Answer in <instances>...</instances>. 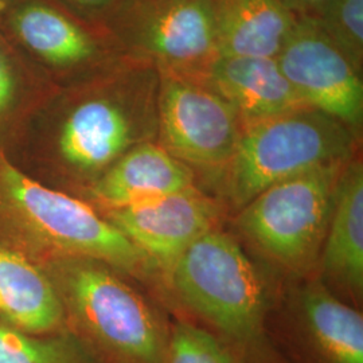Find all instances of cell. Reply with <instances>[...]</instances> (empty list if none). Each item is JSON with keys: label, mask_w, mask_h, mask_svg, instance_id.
Wrapping results in <instances>:
<instances>
[{"label": "cell", "mask_w": 363, "mask_h": 363, "mask_svg": "<svg viewBox=\"0 0 363 363\" xmlns=\"http://www.w3.org/2000/svg\"><path fill=\"white\" fill-rule=\"evenodd\" d=\"M159 73L127 60L97 77L57 89L52 148L67 169L101 175L132 147L156 140Z\"/></svg>", "instance_id": "1"}, {"label": "cell", "mask_w": 363, "mask_h": 363, "mask_svg": "<svg viewBox=\"0 0 363 363\" xmlns=\"http://www.w3.org/2000/svg\"><path fill=\"white\" fill-rule=\"evenodd\" d=\"M358 140L347 125L312 108L242 123L233 156L220 171L226 193L244 208L279 182L350 159Z\"/></svg>", "instance_id": "2"}, {"label": "cell", "mask_w": 363, "mask_h": 363, "mask_svg": "<svg viewBox=\"0 0 363 363\" xmlns=\"http://www.w3.org/2000/svg\"><path fill=\"white\" fill-rule=\"evenodd\" d=\"M0 33L58 89L128 60L104 25L84 19L57 0H13L0 18Z\"/></svg>", "instance_id": "3"}, {"label": "cell", "mask_w": 363, "mask_h": 363, "mask_svg": "<svg viewBox=\"0 0 363 363\" xmlns=\"http://www.w3.org/2000/svg\"><path fill=\"white\" fill-rule=\"evenodd\" d=\"M184 304L237 340L259 335L264 289L253 264L229 234L211 229L187 247L169 268Z\"/></svg>", "instance_id": "4"}, {"label": "cell", "mask_w": 363, "mask_h": 363, "mask_svg": "<svg viewBox=\"0 0 363 363\" xmlns=\"http://www.w3.org/2000/svg\"><path fill=\"white\" fill-rule=\"evenodd\" d=\"M105 27L132 61L205 76L220 57L214 0H118Z\"/></svg>", "instance_id": "5"}, {"label": "cell", "mask_w": 363, "mask_h": 363, "mask_svg": "<svg viewBox=\"0 0 363 363\" xmlns=\"http://www.w3.org/2000/svg\"><path fill=\"white\" fill-rule=\"evenodd\" d=\"M0 190L23 222L52 247L130 272L144 271L151 262L111 220L82 201L30 178L3 152Z\"/></svg>", "instance_id": "6"}, {"label": "cell", "mask_w": 363, "mask_h": 363, "mask_svg": "<svg viewBox=\"0 0 363 363\" xmlns=\"http://www.w3.org/2000/svg\"><path fill=\"white\" fill-rule=\"evenodd\" d=\"M347 160L310 169L265 189L241 208L237 220L240 230L286 267L306 264L325 233L337 178Z\"/></svg>", "instance_id": "7"}, {"label": "cell", "mask_w": 363, "mask_h": 363, "mask_svg": "<svg viewBox=\"0 0 363 363\" xmlns=\"http://www.w3.org/2000/svg\"><path fill=\"white\" fill-rule=\"evenodd\" d=\"M157 73L156 143L193 169L220 171L242 130L238 113L203 76Z\"/></svg>", "instance_id": "8"}, {"label": "cell", "mask_w": 363, "mask_h": 363, "mask_svg": "<svg viewBox=\"0 0 363 363\" xmlns=\"http://www.w3.org/2000/svg\"><path fill=\"white\" fill-rule=\"evenodd\" d=\"M65 286L79 323L105 350L127 363H164L155 316L132 288L93 262L66 269Z\"/></svg>", "instance_id": "9"}, {"label": "cell", "mask_w": 363, "mask_h": 363, "mask_svg": "<svg viewBox=\"0 0 363 363\" xmlns=\"http://www.w3.org/2000/svg\"><path fill=\"white\" fill-rule=\"evenodd\" d=\"M276 58L303 104L337 118L361 138L363 73L308 18H298Z\"/></svg>", "instance_id": "10"}, {"label": "cell", "mask_w": 363, "mask_h": 363, "mask_svg": "<svg viewBox=\"0 0 363 363\" xmlns=\"http://www.w3.org/2000/svg\"><path fill=\"white\" fill-rule=\"evenodd\" d=\"M214 201L194 187L124 208L109 220L130 242L167 272L182 253L218 220Z\"/></svg>", "instance_id": "11"}, {"label": "cell", "mask_w": 363, "mask_h": 363, "mask_svg": "<svg viewBox=\"0 0 363 363\" xmlns=\"http://www.w3.org/2000/svg\"><path fill=\"white\" fill-rule=\"evenodd\" d=\"M203 78L233 106L242 123L308 108L298 99L276 57L220 55Z\"/></svg>", "instance_id": "12"}, {"label": "cell", "mask_w": 363, "mask_h": 363, "mask_svg": "<svg viewBox=\"0 0 363 363\" xmlns=\"http://www.w3.org/2000/svg\"><path fill=\"white\" fill-rule=\"evenodd\" d=\"M194 174L155 140L143 142L97 177L91 196L109 208H124L191 189Z\"/></svg>", "instance_id": "13"}, {"label": "cell", "mask_w": 363, "mask_h": 363, "mask_svg": "<svg viewBox=\"0 0 363 363\" xmlns=\"http://www.w3.org/2000/svg\"><path fill=\"white\" fill-rule=\"evenodd\" d=\"M322 265L339 286L354 294L363 286V164L357 154L343 164L325 229Z\"/></svg>", "instance_id": "14"}, {"label": "cell", "mask_w": 363, "mask_h": 363, "mask_svg": "<svg viewBox=\"0 0 363 363\" xmlns=\"http://www.w3.org/2000/svg\"><path fill=\"white\" fill-rule=\"evenodd\" d=\"M220 55L277 57L296 25L283 0H214Z\"/></svg>", "instance_id": "15"}, {"label": "cell", "mask_w": 363, "mask_h": 363, "mask_svg": "<svg viewBox=\"0 0 363 363\" xmlns=\"http://www.w3.org/2000/svg\"><path fill=\"white\" fill-rule=\"evenodd\" d=\"M0 316L7 325L31 335L57 330L62 301L49 279L26 257L0 245Z\"/></svg>", "instance_id": "16"}, {"label": "cell", "mask_w": 363, "mask_h": 363, "mask_svg": "<svg viewBox=\"0 0 363 363\" xmlns=\"http://www.w3.org/2000/svg\"><path fill=\"white\" fill-rule=\"evenodd\" d=\"M303 311L318 346L333 363H363L361 312L312 286L303 296Z\"/></svg>", "instance_id": "17"}, {"label": "cell", "mask_w": 363, "mask_h": 363, "mask_svg": "<svg viewBox=\"0 0 363 363\" xmlns=\"http://www.w3.org/2000/svg\"><path fill=\"white\" fill-rule=\"evenodd\" d=\"M363 73V0H323L306 16Z\"/></svg>", "instance_id": "18"}, {"label": "cell", "mask_w": 363, "mask_h": 363, "mask_svg": "<svg viewBox=\"0 0 363 363\" xmlns=\"http://www.w3.org/2000/svg\"><path fill=\"white\" fill-rule=\"evenodd\" d=\"M57 89L0 33V121L13 113L28 91L50 93Z\"/></svg>", "instance_id": "19"}, {"label": "cell", "mask_w": 363, "mask_h": 363, "mask_svg": "<svg viewBox=\"0 0 363 363\" xmlns=\"http://www.w3.org/2000/svg\"><path fill=\"white\" fill-rule=\"evenodd\" d=\"M0 363H79V359L62 339H42L0 325Z\"/></svg>", "instance_id": "20"}, {"label": "cell", "mask_w": 363, "mask_h": 363, "mask_svg": "<svg viewBox=\"0 0 363 363\" xmlns=\"http://www.w3.org/2000/svg\"><path fill=\"white\" fill-rule=\"evenodd\" d=\"M164 363H233L228 351L208 331L178 323L167 342Z\"/></svg>", "instance_id": "21"}, {"label": "cell", "mask_w": 363, "mask_h": 363, "mask_svg": "<svg viewBox=\"0 0 363 363\" xmlns=\"http://www.w3.org/2000/svg\"><path fill=\"white\" fill-rule=\"evenodd\" d=\"M84 19L104 25L108 16L115 10L118 0H57Z\"/></svg>", "instance_id": "22"}, {"label": "cell", "mask_w": 363, "mask_h": 363, "mask_svg": "<svg viewBox=\"0 0 363 363\" xmlns=\"http://www.w3.org/2000/svg\"><path fill=\"white\" fill-rule=\"evenodd\" d=\"M286 7L296 15V18L306 16L311 13L313 9H316L323 0H283Z\"/></svg>", "instance_id": "23"}, {"label": "cell", "mask_w": 363, "mask_h": 363, "mask_svg": "<svg viewBox=\"0 0 363 363\" xmlns=\"http://www.w3.org/2000/svg\"><path fill=\"white\" fill-rule=\"evenodd\" d=\"M11 1L13 0H0V18H1V15L4 13V11L7 10V7L11 4Z\"/></svg>", "instance_id": "24"}]
</instances>
